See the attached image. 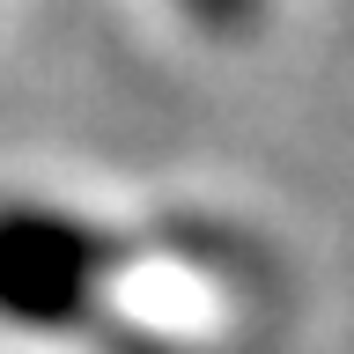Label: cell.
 Instances as JSON below:
<instances>
[{"label":"cell","mask_w":354,"mask_h":354,"mask_svg":"<svg viewBox=\"0 0 354 354\" xmlns=\"http://www.w3.org/2000/svg\"><path fill=\"white\" fill-rule=\"evenodd\" d=\"M104 273L96 229L66 214H0V317L15 325H74Z\"/></svg>","instance_id":"obj_1"},{"label":"cell","mask_w":354,"mask_h":354,"mask_svg":"<svg viewBox=\"0 0 354 354\" xmlns=\"http://www.w3.org/2000/svg\"><path fill=\"white\" fill-rule=\"evenodd\" d=\"M185 15H192L199 30H214V37H236V30H251L259 0H185Z\"/></svg>","instance_id":"obj_2"}]
</instances>
